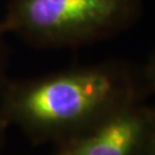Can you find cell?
Masks as SVG:
<instances>
[{"label":"cell","mask_w":155,"mask_h":155,"mask_svg":"<svg viewBox=\"0 0 155 155\" xmlns=\"http://www.w3.org/2000/svg\"><path fill=\"white\" fill-rule=\"evenodd\" d=\"M140 12L141 0H9L0 25L38 48L75 47L122 32Z\"/></svg>","instance_id":"obj_2"},{"label":"cell","mask_w":155,"mask_h":155,"mask_svg":"<svg viewBox=\"0 0 155 155\" xmlns=\"http://www.w3.org/2000/svg\"><path fill=\"white\" fill-rule=\"evenodd\" d=\"M145 74H146V78H147L148 83L150 84V86L155 90V51L150 56V60H148V63L146 66Z\"/></svg>","instance_id":"obj_5"},{"label":"cell","mask_w":155,"mask_h":155,"mask_svg":"<svg viewBox=\"0 0 155 155\" xmlns=\"http://www.w3.org/2000/svg\"><path fill=\"white\" fill-rule=\"evenodd\" d=\"M134 98L130 69L106 62L2 84L0 115L36 141H70Z\"/></svg>","instance_id":"obj_1"},{"label":"cell","mask_w":155,"mask_h":155,"mask_svg":"<svg viewBox=\"0 0 155 155\" xmlns=\"http://www.w3.org/2000/svg\"><path fill=\"white\" fill-rule=\"evenodd\" d=\"M60 155H62V154H60Z\"/></svg>","instance_id":"obj_8"},{"label":"cell","mask_w":155,"mask_h":155,"mask_svg":"<svg viewBox=\"0 0 155 155\" xmlns=\"http://www.w3.org/2000/svg\"><path fill=\"white\" fill-rule=\"evenodd\" d=\"M150 109L133 105L106 117L87 132L69 141L62 155H134Z\"/></svg>","instance_id":"obj_3"},{"label":"cell","mask_w":155,"mask_h":155,"mask_svg":"<svg viewBox=\"0 0 155 155\" xmlns=\"http://www.w3.org/2000/svg\"><path fill=\"white\" fill-rule=\"evenodd\" d=\"M134 155H155V109L150 110L144 136Z\"/></svg>","instance_id":"obj_4"},{"label":"cell","mask_w":155,"mask_h":155,"mask_svg":"<svg viewBox=\"0 0 155 155\" xmlns=\"http://www.w3.org/2000/svg\"><path fill=\"white\" fill-rule=\"evenodd\" d=\"M5 120L0 115V141H1V138H2V132H4V129H5Z\"/></svg>","instance_id":"obj_7"},{"label":"cell","mask_w":155,"mask_h":155,"mask_svg":"<svg viewBox=\"0 0 155 155\" xmlns=\"http://www.w3.org/2000/svg\"><path fill=\"white\" fill-rule=\"evenodd\" d=\"M4 35L1 25H0V85H2V75H4V67H5V43H4Z\"/></svg>","instance_id":"obj_6"}]
</instances>
